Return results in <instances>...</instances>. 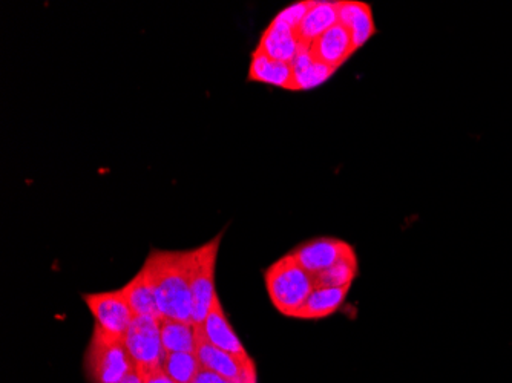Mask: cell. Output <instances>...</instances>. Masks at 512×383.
I'll list each match as a JSON object with an SVG mask.
<instances>
[{"mask_svg":"<svg viewBox=\"0 0 512 383\" xmlns=\"http://www.w3.org/2000/svg\"><path fill=\"white\" fill-rule=\"evenodd\" d=\"M83 301L88 305L94 316L97 327L112 338L125 341L126 334L134 322L135 316L123 298L122 290L114 292L89 293L83 295Z\"/></svg>","mask_w":512,"mask_h":383,"instance_id":"cell-5","label":"cell"},{"mask_svg":"<svg viewBox=\"0 0 512 383\" xmlns=\"http://www.w3.org/2000/svg\"><path fill=\"white\" fill-rule=\"evenodd\" d=\"M194 383H237L232 382V380L224 379V377L218 376V374L212 373V371L201 370V373L198 374L197 379H195Z\"/></svg>","mask_w":512,"mask_h":383,"instance_id":"cell-23","label":"cell"},{"mask_svg":"<svg viewBox=\"0 0 512 383\" xmlns=\"http://www.w3.org/2000/svg\"><path fill=\"white\" fill-rule=\"evenodd\" d=\"M267 293L281 315L295 318L315 290V278L302 269L290 253L273 262L264 272Z\"/></svg>","mask_w":512,"mask_h":383,"instance_id":"cell-2","label":"cell"},{"mask_svg":"<svg viewBox=\"0 0 512 383\" xmlns=\"http://www.w3.org/2000/svg\"><path fill=\"white\" fill-rule=\"evenodd\" d=\"M161 344L166 353H194L197 351L198 327L192 322L161 318Z\"/></svg>","mask_w":512,"mask_h":383,"instance_id":"cell-18","label":"cell"},{"mask_svg":"<svg viewBox=\"0 0 512 383\" xmlns=\"http://www.w3.org/2000/svg\"><path fill=\"white\" fill-rule=\"evenodd\" d=\"M338 17L339 23L352 36L356 50H361L378 33L373 8L365 2L341 0L338 2Z\"/></svg>","mask_w":512,"mask_h":383,"instance_id":"cell-10","label":"cell"},{"mask_svg":"<svg viewBox=\"0 0 512 383\" xmlns=\"http://www.w3.org/2000/svg\"><path fill=\"white\" fill-rule=\"evenodd\" d=\"M145 266L151 273L161 316L192 322L191 250H152Z\"/></svg>","mask_w":512,"mask_h":383,"instance_id":"cell-1","label":"cell"},{"mask_svg":"<svg viewBox=\"0 0 512 383\" xmlns=\"http://www.w3.org/2000/svg\"><path fill=\"white\" fill-rule=\"evenodd\" d=\"M309 50L319 62L335 69L341 68L358 51L353 45L352 36L341 23H336L335 27L319 36Z\"/></svg>","mask_w":512,"mask_h":383,"instance_id":"cell-11","label":"cell"},{"mask_svg":"<svg viewBox=\"0 0 512 383\" xmlns=\"http://www.w3.org/2000/svg\"><path fill=\"white\" fill-rule=\"evenodd\" d=\"M352 287H315L295 319L318 321L329 318L344 305Z\"/></svg>","mask_w":512,"mask_h":383,"instance_id":"cell-17","label":"cell"},{"mask_svg":"<svg viewBox=\"0 0 512 383\" xmlns=\"http://www.w3.org/2000/svg\"><path fill=\"white\" fill-rule=\"evenodd\" d=\"M352 253H355V249L347 241L322 236V238L310 239L306 243L299 244L290 252V255L302 269L315 276L335 266L336 262Z\"/></svg>","mask_w":512,"mask_h":383,"instance_id":"cell-8","label":"cell"},{"mask_svg":"<svg viewBox=\"0 0 512 383\" xmlns=\"http://www.w3.org/2000/svg\"><path fill=\"white\" fill-rule=\"evenodd\" d=\"M198 336L200 339H198L195 354L204 370L212 371V373L232 380V382L256 383V367L252 357L235 356V354L214 347L201 336L200 327H198Z\"/></svg>","mask_w":512,"mask_h":383,"instance_id":"cell-7","label":"cell"},{"mask_svg":"<svg viewBox=\"0 0 512 383\" xmlns=\"http://www.w3.org/2000/svg\"><path fill=\"white\" fill-rule=\"evenodd\" d=\"M137 371L140 377H142L143 383H175L161 367Z\"/></svg>","mask_w":512,"mask_h":383,"instance_id":"cell-22","label":"cell"},{"mask_svg":"<svg viewBox=\"0 0 512 383\" xmlns=\"http://www.w3.org/2000/svg\"><path fill=\"white\" fill-rule=\"evenodd\" d=\"M83 367L91 383H120L137 370L125 341L112 338L97 325L92 330Z\"/></svg>","mask_w":512,"mask_h":383,"instance_id":"cell-3","label":"cell"},{"mask_svg":"<svg viewBox=\"0 0 512 383\" xmlns=\"http://www.w3.org/2000/svg\"><path fill=\"white\" fill-rule=\"evenodd\" d=\"M249 82L264 83L284 91H293V68L290 63L270 59L260 50H253L250 57Z\"/></svg>","mask_w":512,"mask_h":383,"instance_id":"cell-15","label":"cell"},{"mask_svg":"<svg viewBox=\"0 0 512 383\" xmlns=\"http://www.w3.org/2000/svg\"><path fill=\"white\" fill-rule=\"evenodd\" d=\"M120 290H122L123 298L128 302L135 318H163L160 308H158L151 273L145 264L140 272Z\"/></svg>","mask_w":512,"mask_h":383,"instance_id":"cell-13","label":"cell"},{"mask_svg":"<svg viewBox=\"0 0 512 383\" xmlns=\"http://www.w3.org/2000/svg\"><path fill=\"white\" fill-rule=\"evenodd\" d=\"M161 319L135 318L126 334L125 344L137 370L163 365L165 348L161 344Z\"/></svg>","mask_w":512,"mask_h":383,"instance_id":"cell-6","label":"cell"},{"mask_svg":"<svg viewBox=\"0 0 512 383\" xmlns=\"http://www.w3.org/2000/svg\"><path fill=\"white\" fill-rule=\"evenodd\" d=\"M339 23L338 2L332 0H310L309 11L299 25V42L302 46H310L319 36Z\"/></svg>","mask_w":512,"mask_h":383,"instance_id":"cell-14","label":"cell"},{"mask_svg":"<svg viewBox=\"0 0 512 383\" xmlns=\"http://www.w3.org/2000/svg\"><path fill=\"white\" fill-rule=\"evenodd\" d=\"M161 368L175 383H194L203 370L194 353H166Z\"/></svg>","mask_w":512,"mask_h":383,"instance_id":"cell-20","label":"cell"},{"mask_svg":"<svg viewBox=\"0 0 512 383\" xmlns=\"http://www.w3.org/2000/svg\"><path fill=\"white\" fill-rule=\"evenodd\" d=\"M358 273V256L355 252L313 278H315L316 287H352Z\"/></svg>","mask_w":512,"mask_h":383,"instance_id":"cell-19","label":"cell"},{"mask_svg":"<svg viewBox=\"0 0 512 383\" xmlns=\"http://www.w3.org/2000/svg\"><path fill=\"white\" fill-rule=\"evenodd\" d=\"M310 0H302V2H295V4L289 5L284 10L279 11L273 19L278 22L284 23L287 27L293 28L298 31L299 25H301L302 19L306 17L307 11H309Z\"/></svg>","mask_w":512,"mask_h":383,"instance_id":"cell-21","label":"cell"},{"mask_svg":"<svg viewBox=\"0 0 512 383\" xmlns=\"http://www.w3.org/2000/svg\"><path fill=\"white\" fill-rule=\"evenodd\" d=\"M293 89L298 91H310L329 82L335 76L338 69L319 62L310 53L309 46H302L298 56L293 60Z\"/></svg>","mask_w":512,"mask_h":383,"instance_id":"cell-16","label":"cell"},{"mask_svg":"<svg viewBox=\"0 0 512 383\" xmlns=\"http://www.w3.org/2000/svg\"><path fill=\"white\" fill-rule=\"evenodd\" d=\"M200 331L201 336L214 347L221 348V350L235 354V356H249L243 342L240 341L234 327L230 324L229 318H227L218 293L212 301L211 310L207 313L203 325H200Z\"/></svg>","mask_w":512,"mask_h":383,"instance_id":"cell-9","label":"cell"},{"mask_svg":"<svg viewBox=\"0 0 512 383\" xmlns=\"http://www.w3.org/2000/svg\"><path fill=\"white\" fill-rule=\"evenodd\" d=\"M120 383H143V380L140 374H138V371L135 370L134 373L129 374V376Z\"/></svg>","mask_w":512,"mask_h":383,"instance_id":"cell-24","label":"cell"},{"mask_svg":"<svg viewBox=\"0 0 512 383\" xmlns=\"http://www.w3.org/2000/svg\"><path fill=\"white\" fill-rule=\"evenodd\" d=\"M221 238H223V232L203 246L191 250L192 322L197 327L203 325L207 313L211 310L212 301L217 295L215 272H217Z\"/></svg>","mask_w":512,"mask_h":383,"instance_id":"cell-4","label":"cell"},{"mask_svg":"<svg viewBox=\"0 0 512 383\" xmlns=\"http://www.w3.org/2000/svg\"><path fill=\"white\" fill-rule=\"evenodd\" d=\"M301 48L302 45L296 31L276 19L269 23V27L264 30L263 36H261L260 43L256 46V50H260L270 59L290 63V65L298 56Z\"/></svg>","mask_w":512,"mask_h":383,"instance_id":"cell-12","label":"cell"}]
</instances>
